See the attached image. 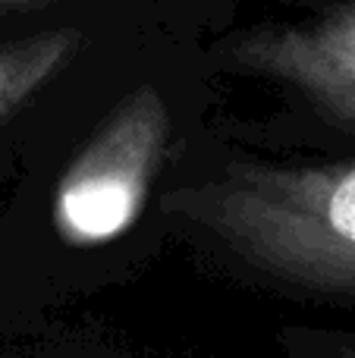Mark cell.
<instances>
[{
  "mask_svg": "<svg viewBox=\"0 0 355 358\" xmlns=\"http://www.w3.org/2000/svg\"><path fill=\"white\" fill-rule=\"evenodd\" d=\"M167 208L274 283L355 299V161L230 164Z\"/></svg>",
  "mask_w": 355,
  "mask_h": 358,
  "instance_id": "obj_1",
  "label": "cell"
},
{
  "mask_svg": "<svg viewBox=\"0 0 355 358\" xmlns=\"http://www.w3.org/2000/svg\"><path fill=\"white\" fill-rule=\"evenodd\" d=\"M170 142V110L161 92L138 85L98 126L57 179L50 223L63 245L94 248L136 227Z\"/></svg>",
  "mask_w": 355,
  "mask_h": 358,
  "instance_id": "obj_2",
  "label": "cell"
},
{
  "mask_svg": "<svg viewBox=\"0 0 355 358\" xmlns=\"http://www.w3.org/2000/svg\"><path fill=\"white\" fill-rule=\"evenodd\" d=\"M220 57L233 69L289 85L331 126L355 136V0L305 22L239 31Z\"/></svg>",
  "mask_w": 355,
  "mask_h": 358,
  "instance_id": "obj_3",
  "label": "cell"
},
{
  "mask_svg": "<svg viewBox=\"0 0 355 358\" xmlns=\"http://www.w3.org/2000/svg\"><path fill=\"white\" fill-rule=\"evenodd\" d=\"M82 31L50 29L0 48V123L48 85L79 50Z\"/></svg>",
  "mask_w": 355,
  "mask_h": 358,
  "instance_id": "obj_4",
  "label": "cell"
},
{
  "mask_svg": "<svg viewBox=\"0 0 355 358\" xmlns=\"http://www.w3.org/2000/svg\"><path fill=\"white\" fill-rule=\"evenodd\" d=\"M57 0H0L3 10H38V6H50Z\"/></svg>",
  "mask_w": 355,
  "mask_h": 358,
  "instance_id": "obj_5",
  "label": "cell"
},
{
  "mask_svg": "<svg viewBox=\"0 0 355 358\" xmlns=\"http://www.w3.org/2000/svg\"><path fill=\"white\" fill-rule=\"evenodd\" d=\"M340 358H355V343H352V346H346L343 352H340Z\"/></svg>",
  "mask_w": 355,
  "mask_h": 358,
  "instance_id": "obj_6",
  "label": "cell"
}]
</instances>
